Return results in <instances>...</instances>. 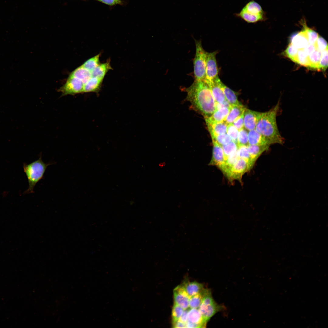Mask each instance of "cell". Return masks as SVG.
Segmentation results:
<instances>
[{
    "mask_svg": "<svg viewBox=\"0 0 328 328\" xmlns=\"http://www.w3.org/2000/svg\"><path fill=\"white\" fill-rule=\"evenodd\" d=\"M188 321L205 327L207 323L205 321L198 308H190L187 313Z\"/></svg>",
    "mask_w": 328,
    "mask_h": 328,
    "instance_id": "cell-20",
    "label": "cell"
},
{
    "mask_svg": "<svg viewBox=\"0 0 328 328\" xmlns=\"http://www.w3.org/2000/svg\"><path fill=\"white\" fill-rule=\"evenodd\" d=\"M103 79L91 77L84 84L83 92H95L99 90Z\"/></svg>",
    "mask_w": 328,
    "mask_h": 328,
    "instance_id": "cell-24",
    "label": "cell"
},
{
    "mask_svg": "<svg viewBox=\"0 0 328 328\" xmlns=\"http://www.w3.org/2000/svg\"><path fill=\"white\" fill-rule=\"evenodd\" d=\"M303 28L305 29L309 43V44H314L319 36L318 33L308 27L306 22L304 21L301 22Z\"/></svg>",
    "mask_w": 328,
    "mask_h": 328,
    "instance_id": "cell-30",
    "label": "cell"
},
{
    "mask_svg": "<svg viewBox=\"0 0 328 328\" xmlns=\"http://www.w3.org/2000/svg\"><path fill=\"white\" fill-rule=\"evenodd\" d=\"M109 5H114L118 4L121 5L122 2L121 0H96Z\"/></svg>",
    "mask_w": 328,
    "mask_h": 328,
    "instance_id": "cell-42",
    "label": "cell"
},
{
    "mask_svg": "<svg viewBox=\"0 0 328 328\" xmlns=\"http://www.w3.org/2000/svg\"><path fill=\"white\" fill-rule=\"evenodd\" d=\"M328 67V49L323 51L319 64V70H325Z\"/></svg>",
    "mask_w": 328,
    "mask_h": 328,
    "instance_id": "cell-38",
    "label": "cell"
},
{
    "mask_svg": "<svg viewBox=\"0 0 328 328\" xmlns=\"http://www.w3.org/2000/svg\"><path fill=\"white\" fill-rule=\"evenodd\" d=\"M185 90L187 100L193 109L204 118L210 117L215 111V101L209 86L204 80H195Z\"/></svg>",
    "mask_w": 328,
    "mask_h": 328,
    "instance_id": "cell-1",
    "label": "cell"
},
{
    "mask_svg": "<svg viewBox=\"0 0 328 328\" xmlns=\"http://www.w3.org/2000/svg\"><path fill=\"white\" fill-rule=\"evenodd\" d=\"M213 145L211 159L210 165L215 166L222 171L225 164V159L222 147L215 141L212 140Z\"/></svg>",
    "mask_w": 328,
    "mask_h": 328,
    "instance_id": "cell-10",
    "label": "cell"
},
{
    "mask_svg": "<svg viewBox=\"0 0 328 328\" xmlns=\"http://www.w3.org/2000/svg\"><path fill=\"white\" fill-rule=\"evenodd\" d=\"M181 284L190 297L200 292L204 289L203 284L196 282L186 280Z\"/></svg>",
    "mask_w": 328,
    "mask_h": 328,
    "instance_id": "cell-21",
    "label": "cell"
},
{
    "mask_svg": "<svg viewBox=\"0 0 328 328\" xmlns=\"http://www.w3.org/2000/svg\"><path fill=\"white\" fill-rule=\"evenodd\" d=\"M279 108V101L267 111L262 112L257 124L255 130L264 136L270 145H282L284 138L281 135L276 121V116Z\"/></svg>",
    "mask_w": 328,
    "mask_h": 328,
    "instance_id": "cell-2",
    "label": "cell"
},
{
    "mask_svg": "<svg viewBox=\"0 0 328 328\" xmlns=\"http://www.w3.org/2000/svg\"><path fill=\"white\" fill-rule=\"evenodd\" d=\"M252 167L247 161L239 158L226 175L231 181L240 180L243 175Z\"/></svg>",
    "mask_w": 328,
    "mask_h": 328,
    "instance_id": "cell-7",
    "label": "cell"
},
{
    "mask_svg": "<svg viewBox=\"0 0 328 328\" xmlns=\"http://www.w3.org/2000/svg\"><path fill=\"white\" fill-rule=\"evenodd\" d=\"M292 61L302 66L309 67L308 56L302 49H298L296 56Z\"/></svg>",
    "mask_w": 328,
    "mask_h": 328,
    "instance_id": "cell-28",
    "label": "cell"
},
{
    "mask_svg": "<svg viewBox=\"0 0 328 328\" xmlns=\"http://www.w3.org/2000/svg\"><path fill=\"white\" fill-rule=\"evenodd\" d=\"M248 136V131L244 127L239 130L237 142L238 147L249 145Z\"/></svg>",
    "mask_w": 328,
    "mask_h": 328,
    "instance_id": "cell-33",
    "label": "cell"
},
{
    "mask_svg": "<svg viewBox=\"0 0 328 328\" xmlns=\"http://www.w3.org/2000/svg\"><path fill=\"white\" fill-rule=\"evenodd\" d=\"M248 136L249 145H270L266 138L255 129L249 131Z\"/></svg>",
    "mask_w": 328,
    "mask_h": 328,
    "instance_id": "cell-18",
    "label": "cell"
},
{
    "mask_svg": "<svg viewBox=\"0 0 328 328\" xmlns=\"http://www.w3.org/2000/svg\"><path fill=\"white\" fill-rule=\"evenodd\" d=\"M172 323L173 327V328H186V323L179 320L173 322Z\"/></svg>",
    "mask_w": 328,
    "mask_h": 328,
    "instance_id": "cell-44",
    "label": "cell"
},
{
    "mask_svg": "<svg viewBox=\"0 0 328 328\" xmlns=\"http://www.w3.org/2000/svg\"><path fill=\"white\" fill-rule=\"evenodd\" d=\"M84 84L79 79L69 75L65 84L59 89L63 96L83 93Z\"/></svg>",
    "mask_w": 328,
    "mask_h": 328,
    "instance_id": "cell-8",
    "label": "cell"
},
{
    "mask_svg": "<svg viewBox=\"0 0 328 328\" xmlns=\"http://www.w3.org/2000/svg\"><path fill=\"white\" fill-rule=\"evenodd\" d=\"M314 44L317 49L321 51L328 49L327 42L323 38L319 35Z\"/></svg>",
    "mask_w": 328,
    "mask_h": 328,
    "instance_id": "cell-40",
    "label": "cell"
},
{
    "mask_svg": "<svg viewBox=\"0 0 328 328\" xmlns=\"http://www.w3.org/2000/svg\"><path fill=\"white\" fill-rule=\"evenodd\" d=\"M270 145H250L247 146L250 155L251 164L253 166L255 161L265 151L268 150Z\"/></svg>",
    "mask_w": 328,
    "mask_h": 328,
    "instance_id": "cell-16",
    "label": "cell"
},
{
    "mask_svg": "<svg viewBox=\"0 0 328 328\" xmlns=\"http://www.w3.org/2000/svg\"><path fill=\"white\" fill-rule=\"evenodd\" d=\"M222 147L224 152L225 161L230 155L235 152L238 148L237 144L232 141Z\"/></svg>",
    "mask_w": 328,
    "mask_h": 328,
    "instance_id": "cell-32",
    "label": "cell"
},
{
    "mask_svg": "<svg viewBox=\"0 0 328 328\" xmlns=\"http://www.w3.org/2000/svg\"><path fill=\"white\" fill-rule=\"evenodd\" d=\"M218 52L216 51L206 53L205 78L204 80L206 83L214 81L218 76V70L216 59Z\"/></svg>",
    "mask_w": 328,
    "mask_h": 328,
    "instance_id": "cell-6",
    "label": "cell"
},
{
    "mask_svg": "<svg viewBox=\"0 0 328 328\" xmlns=\"http://www.w3.org/2000/svg\"><path fill=\"white\" fill-rule=\"evenodd\" d=\"M234 15L248 23H255L266 19L265 12L260 5L254 0L250 1L239 13Z\"/></svg>",
    "mask_w": 328,
    "mask_h": 328,
    "instance_id": "cell-4",
    "label": "cell"
},
{
    "mask_svg": "<svg viewBox=\"0 0 328 328\" xmlns=\"http://www.w3.org/2000/svg\"><path fill=\"white\" fill-rule=\"evenodd\" d=\"M204 289L200 292L191 296L189 300L190 308H198L201 304L203 297Z\"/></svg>",
    "mask_w": 328,
    "mask_h": 328,
    "instance_id": "cell-29",
    "label": "cell"
},
{
    "mask_svg": "<svg viewBox=\"0 0 328 328\" xmlns=\"http://www.w3.org/2000/svg\"><path fill=\"white\" fill-rule=\"evenodd\" d=\"M262 113L246 108L244 112V127L248 131L255 129Z\"/></svg>",
    "mask_w": 328,
    "mask_h": 328,
    "instance_id": "cell-12",
    "label": "cell"
},
{
    "mask_svg": "<svg viewBox=\"0 0 328 328\" xmlns=\"http://www.w3.org/2000/svg\"><path fill=\"white\" fill-rule=\"evenodd\" d=\"M232 124L238 130L244 128V113L235 120Z\"/></svg>",
    "mask_w": 328,
    "mask_h": 328,
    "instance_id": "cell-41",
    "label": "cell"
},
{
    "mask_svg": "<svg viewBox=\"0 0 328 328\" xmlns=\"http://www.w3.org/2000/svg\"><path fill=\"white\" fill-rule=\"evenodd\" d=\"M206 83L210 89L216 103H222L226 100L223 92L214 80Z\"/></svg>",
    "mask_w": 328,
    "mask_h": 328,
    "instance_id": "cell-22",
    "label": "cell"
},
{
    "mask_svg": "<svg viewBox=\"0 0 328 328\" xmlns=\"http://www.w3.org/2000/svg\"><path fill=\"white\" fill-rule=\"evenodd\" d=\"M223 308L222 306L215 301L208 304L201 303L198 309L204 320L207 323L213 316Z\"/></svg>",
    "mask_w": 328,
    "mask_h": 328,
    "instance_id": "cell-11",
    "label": "cell"
},
{
    "mask_svg": "<svg viewBox=\"0 0 328 328\" xmlns=\"http://www.w3.org/2000/svg\"><path fill=\"white\" fill-rule=\"evenodd\" d=\"M186 328H202L199 324L194 323L187 321L186 323Z\"/></svg>",
    "mask_w": 328,
    "mask_h": 328,
    "instance_id": "cell-45",
    "label": "cell"
},
{
    "mask_svg": "<svg viewBox=\"0 0 328 328\" xmlns=\"http://www.w3.org/2000/svg\"><path fill=\"white\" fill-rule=\"evenodd\" d=\"M291 43L298 49H302L309 44L304 28L292 36Z\"/></svg>",
    "mask_w": 328,
    "mask_h": 328,
    "instance_id": "cell-14",
    "label": "cell"
},
{
    "mask_svg": "<svg viewBox=\"0 0 328 328\" xmlns=\"http://www.w3.org/2000/svg\"><path fill=\"white\" fill-rule=\"evenodd\" d=\"M184 310L180 306L174 303L172 311V322L179 320Z\"/></svg>",
    "mask_w": 328,
    "mask_h": 328,
    "instance_id": "cell-37",
    "label": "cell"
},
{
    "mask_svg": "<svg viewBox=\"0 0 328 328\" xmlns=\"http://www.w3.org/2000/svg\"><path fill=\"white\" fill-rule=\"evenodd\" d=\"M196 53L193 61L194 74L196 80H204L205 78L206 52L200 40L195 39Z\"/></svg>",
    "mask_w": 328,
    "mask_h": 328,
    "instance_id": "cell-5",
    "label": "cell"
},
{
    "mask_svg": "<svg viewBox=\"0 0 328 328\" xmlns=\"http://www.w3.org/2000/svg\"><path fill=\"white\" fill-rule=\"evenodd\" d=\"M239 130L232 124L227 125L226 133L231 138L232 141L237 144Z\"/></svg>",
    "mask_w": 328,
    "mask_h": 328,
    "instance_id": "cell-35",
    "label": "cell"
},
{
    "mask_svg": "<svg viewBox=\"0 0 328 328\" xmlns=\"http://www.w3.org/2000/svg\"><path fill=\"white\" fill-rule=\"evenodd\" d=\"M100 54H98L86 61L82 65L84 67L91 72L100 64L99 57Z\"/></svg>",
    "mask_w": 328,
    "mask_h": 328,
    "instance_id": "cell-31",
    "label": "cell"
},
{
    "mask_svg": "<svg viewBox=\"0 0 328 328\" xmlns=\"http://www.w3.org/2000/svg\"><path fill=\"white\" fill-rule=\"evenodd\" d=\"M70 75L79 79L84 84L92 77L91 72L82 65L73 71Z\"/></svg>",
    "mask_w": 328,
    "mask_h": 328,
    "instance_id": "cell-23",
    "label": "cell"
},
{
    "mask_svg": "<svg viewBox=\"0 0 328 328\" xmlns=\"http://www.w3.org/2000/svg\"><path fill=\"white\" fill-rule=\"evenodd\" d=\"M214 80L221 89L226 100L231 106L242 105L238 101L235 92L223 84L219 76Z\"/></svg>",
    "mask_w": 328,
    "mask_h": 328,
    "instance_id": "cell-13",
    "label": "cell"
},
{
    "mask_svg": "<svg viewBox=\"0 0 328 328\" xmlns=\"http://www.w3.org/2000/svg\"><path fill=\"white\" fill-rule=\"evenodd\" d=\"M322 52L316 49L309 55V66L308 68L319 70V64Z\"/></svg>",
    "mask_w": 328,
    "mask_h": 328,
    "instance_id": "cell-26",
    "label": "cell"
},
{
    "mask_svg": "<svg viewBox=\"0 0 328 328\" xmlns=\"http://www.w3.org/2000/svg\"><path fill=\"white\" fill-rule=\"evenodd\" d=\"M237 152L239 158L243 159L248 162L252 167L253 166L251 163L250 156L248 149L247 146L241 145L239 146Z\"/></svg>",
    "mask_w": 328,
    "mask_h": 328,
    "instance_id": "cell-34",
    "label": "cell"
},
{
    "mask_svg": "<svg viewBox=\"0 0 328 328\" xmlns=\"http://www.w3.org/2000/svg\"><path fill=\"white\" fill-rule=\"evenodd\" d=\"M53 163H44L42 159V155L39 159L30 163L25 164L23 166L24 172L27 176L29 187L25 193H30L34 192V188L36 184L43 178L47 167Z\"/></svg>",
    "mask_w": 328,
    "mask_h": 328,
    "instance_id": "cell-3",
    "label": "cell"
},
{
    "mask_svg": "<svg viewBox=\"0 0 328 328\" xmlns=\"http://www.w3.org/2000/svg\"><path fill=\"white\" fill-rule=\"evenodd\" d=\"M111 69L109 61L100 63L91 72L92 77L103 79L108 71Z\"/></svg>",
    "mask_w": 328,
    "mask_h": 328,
    "instance_id": "cell-25",
    "label": "cell"
},
{
    "mask_svg": "<svg viewBox=\"0 0 328 328\" xmlns=\"http://www.w3.org/2000/svg\"><path fill=\"white\" fill-rule=\"evenodd\" d=\"M245 108L242 104L231 106L224 121L227 125L232 124L235 120L243 114Z\"/></svg>",
    "mask_w": 328,
    "mask_h": 328,
    "instance_id": "cell-17",
    "label": "cell"
},
{
    "mask_svg": "<svg viewBox=\"0 0 328 328\" xmlns=\"http://www.w3.org/2000/svg\"><path fill=\"white\" fill-rule=\"evenodd\" d=\"M188 310V309L184 310L182 314L179 319V320L186 323L188 321L187 313Z\"/></svg>",
    "mask_w": 328,
    "mask_h": 328,
    "instance_id": "cell-43",
    "label": "cell"
},
{
    "mask_svg": "<svg viewBox=\"0 0 328 328\" xmlns=\"http://www.w3.org/2000/svg\"><path fill=\"white\" fill-rule=\"evenodd\" d=\"M239 158L237 150L227 158L225 160L224 165L222 171L225 175H226Z\"/></svg>",
    "mask_w": 328,
    "mask_h": 328,
    "instance_id": "cell-27",
    "label": "cell"
},
{
    "mask_svg": "<svg viewBox=\"0 0 328 328\" xmlns=\"http://www.w3.org/2000/svg\"><path fill=\"white\" fill-rule=\"evenodd\" d=\"M298 51L297 49L290 43L287 46L284 53L286 56L292 61L296 57Z\"/></svg>",
    "mask_w": 328,
    "mask_h": 328,
    "instance_id": "cell-39",
    "label": "cell"
},
{
    "mask_svg": "<svg viewBox=\"0 0 328 328\" xmlns=\"http://www.w3.org/2000/svg\"><path fill=\"white\" fill-rule=\"evenodd\" d=\"M211 138L215 136L226 133L227 124L224 121L206 123Z\"/></svg>",
    "mask_w": 328,
    "mask_h": 328,
    "instance_id": "cell-19",
    "label": "cell"
},
{
    "mask_svg": "<svg viewBox=\"0 0 328 328\" xmlns=\"http://www.w3.org/2000/svg\"><path fill=\"white\" fill-rule=\"evenodd\" d=\"M230 108L224 107L216 110L210 117L204 118L206 123H215L224 121Z\"/></svg>",
    "mask_w": 328,
    "mask_h": 328,
    "instance_id": "cell-15",
    "label": "cell"
},
{
    "mask_svg": "<svg viewBox=\"0 0 328 328\" xmlns=\"http://www.w3.org/2000/svg\"><path fill=\"white\" fill-rule=\"evenodd\" d=\"M212 139L215 141L221 146L228 144L232 141L231 138L227 133L217 135L212 138Z\"/></svg>",
    "mask_w": 328,
    "mask_h": 328,
    "instance_id": "cell-36",
    "label": "cell"
},
{
    "mask_svg": "<svg viewBox=\"0 0 328 328\" xmlns=\"http://www.w3.org/2000/svg\"><path fill=\"white\" fill-rule=\"evenodd\" d=\"M174 303L182 307L184 310L189 308V302L190 297L181 285L176 287L173 290Z\"/></svg>",
    "mask_w": 328,
    "mask_h": 328,
    "instance_id": "cell-9",
    "label": "cell"
}]
</instances>
